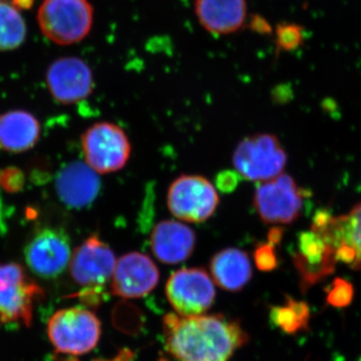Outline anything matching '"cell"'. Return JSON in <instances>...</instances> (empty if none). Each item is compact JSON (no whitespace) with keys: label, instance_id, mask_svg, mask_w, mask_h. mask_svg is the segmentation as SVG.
I'll list each match as a JSON object with an SVG mask.
<instances>
[{"label":"cell","instance_id":"obj_1","mask_svg":"<svg viewBox=\"0 0 361 361\" xmlns=\"http://www.w3.org/2000/svg\"><path fill=\"white\" fill-rule=\"evenodd\" d=\"M166 348L178 361H229L249 341L238 322L224 315L164 318Z\"/></svg>","mask_w":361,"mask_h":361},{"label":"cell","instance_id":"obj_2","mask_svg":"<svg viewBox=\"0 0 361 361\" xmlns=\"http://www.w3.org/2000/svg\"><path fill=\"white\" fill-rule=\"evenodd\" d=\"M37 23L45 37L56 44H75L89 35L94 8L89 0H44Z\"/></svg>","mask_w":361,"mask_h":361},{"label":"cell","instance_id":"obj_3","mask_svg":"<svg viewBox=\"0 0 361 361\" xmlns=\"http://www.w3.org/2000/svg\"><path fill=\"white\" fill-rule=\"evenodd\" d=\"M99 318L80 307L56 311L47 323L49 341L56 353L82 355L96 348L101 337Z\"/></svg>","mask_w":361,"mask_h":361},{"label":"cell","instance_id":"obj_4","mask_svg":"<svg viewBox=\"0 0 361 361\" xmlns=\"http://www.w3.org/2000/svg\"><path fill=\"white\" fill-rule=\"evenodd\" d=\"M287 160L279 140L271 134L245 137L233 154V165L237 173L244 179L259 183L282 174Z\"/></svg>","mask_w":361,"mask_h":361},{"label":"cell","instance_id":"obj_5","mask_svg":"<svg viewBox=\"0 0 361 361\" xmlns=\"http://www.w3.org/2000/svg\"><path fill=\"white\" fill-rule=\"evenodd\" d=\"M42 287L16 263H0V322L30 327L35 304L44 298Z\"/></svg>","mask_w":361,"mask_h":361},{"label":"cell","instance_id":"obj_6","mask_svg":"<svg viewBox=\"0 0 361 361\" xmlns=\"http://www.w3.org/2000/svg\"><path fill=\"white\" fill-rule=\"evenodd\" d=\"M254 206L266 224H291L302 211L303 192L291 176L282 173L259 183L254 194Z\"/></svg>","mask_w":361,"mask_h":361},{"label":"cell","instance_id":"obj_7","mask_svg":"<svg viewBox=\"0 0 361 361\" xmlns=\"http://www.w3.org/2000/svg\"><path fill=\"white\" fill-rule=\"evenodd\" d=\"M82 144L85 163L99 174L116 172L129 161V139L115 123H94L82 135Z\"/></svg>","mask_w":361,"mask_h":361},{"label":"cell","instance_id":"obj_8","mask_svg":"<svg viewBox=\"0 0 361 361\" xmlns=\"http://www.w3.org/2000/svg\"><path fill=\"white\" fill-rule=\"evenodd\" d=\"M168 207L176 218L184 222L208 220L219 204L215 187L201 176H180L171 185Z\"/></svg>","mask_w":361,"mask_h":361},{"label":"cell","instance_id":"obj_9","mask_svg":"<svg viewBox=\"0 0 361 361\" xmlns=\"http://www.w3.org/2000/svg\"><path fill=\"white\" fill-rule=\"evenodd\" d=\"M166 295L178 315L183 317L205 313L215 300L212 277L201 268H182L171 275Z\"/></svg>","mask_w":361,"mask_h":361},{"label":"cell","instance_id":"obj_10","mask_svg":"<svg viewBox=\"0 0 361 361\" xmlns=\"http://www.w3.org/2000/svg\"><path fill=\"white\" fill-rule=\"evenodd\" d=\"M293 263L299 276V287L302 294L336 271V249L322 236L310 230L297 237V250Z\"/></svg>","mask_w":361,"mask_h":361},{"label":"cell","instance_id":"obj_11","mask_svg":"<svg viewBox=\"0 0 361 361\" xmlns=\"http://www.w3.org/2000/svg\"><path fill=\"white\" fill-rule=\"evenodd\" d=\"M26 264L42 278H56L70 265V241L65 233L44 228L33 235L25 249Z\"/></svg>","mask_w":361,"mask_h":361},{"label":"cell","instance_id":"obj_12","mask_svg":"<svg viewBox=\"0 0 361 361\" xmlns=\"http://www.w3.org/2000/svg\"><path fill=\"white\" fill-rule=\"evenodd\" d=\"M47 84L59 104L84 101L94 90V75L87 63L75 56L56 59L47 71Z\"/></svg>","mask_w":361,"mask_h":361},{"label":"cell","instance_id":"obj_13","mask_svg":"<svg viewBox=\"0 0 361 361\" xmlns=\"http://www.w3.org/2000/svg\"><path fill=\"white\" fill-rule=\"evenodd\" d=\"M116 263L115 253L110 247L97 235H92L71 254L68 267L75 283L94 288L113 277Z\"/></svg>","mask_w":361,"mask_h":361},{"label":"cell","instance_id":"obj_14","mask_svg":"<svg viewBox=\"0 0 361 361\" xmlns=\"http://www.w3.org/2000/svg\"><path fill=\"white\" fill-rule=\"evenodd\" d=\"M159 279L158 267L149 256L130 252L116 260L111 292L123 298H141L155 289Z\"/></svg>","mask_w":361,"mask_h":361},{"label":"cell","instance_id":"obj_15","mask_svg":"<svg viewBox=\"0 0 361 361\" xmlns=\"http://www.w3.org/2000/svg\"><path fill=\"white\" fill-rule=\"evenodd\" d=\"M311 230L334 249L341 245L351 249L355 256L351 269L361 271V202L345 215L332 216L329 211H319L313 217Z\"/></svg>","mask_w":361,"mask_h":361},{"label":"cell","instance_id":"obj_16","mask_svg":"<svg viewBox=\"0 0 361 361\" xmlns=\"http://www.w3.org/2000/svg\"><path fill=\"white\" fill-rule=\"evenodd\" d=\"M99 173L84 161H73L66 165L56 178L58 196L66 206L85 208L96 200L101 189Z\"/></svg>","mask_w":361,"mask_h":361},{"label":"cell","instance_id":"obj_17","mask_svg":"<svg viewBox=\"0 0 361 361\" xmlns=\"http://www.w3.org/2000/svg\"><path fill=\"white\" fill-rule=\"evenodd\" d=\"M196 245V235L189 226L166 220L157 224L151 236L154 255L164 264L174 265L187 260Z\"/></svg>","mask_w":361,"mask_h":361},{"label":"cell","instance_id":"obj_18","mask_svg":"<svg viewBox=\"0 0 361 361\" xmlns=\"http://www.w3.org/2000/svg\"><path fill=\"white\" fill-rule=\"evenodd\" d=\"M195 13L199 23L209 32L230 35L245 23L246 0H196Z\"/></svg>","mask_w":361,"mask_h":361},{"label":"cell","instance_id":"obj_19","mask_svg":"<svg viewBox=\"0 0 361 361\" xmlns=\"http://www.w3.org/2000/svg\"><path fill=\"white\" fill-rule=\"evenodd\" d=\"M40 135L39 121L25 111H7L0 116V148L23 153L35 146Z\"/></svg>","mask_w":361,"mask_h":361},{"label":"cell","instance_id":"obj_20","mask_svg":"<svg viewBox=\"0 0 361 361\" xmlns=\"http://www.w3.org/2000/svg\"><path fill=\"white\" fill-rule=\"evenodd\" d=\"M213 281L224 290H242L252 278L250 258L246 252L228 248L218 252L211 260Z\"/></svg>","mask_w":361,"mask_h":361},{"label":"cell","instance_id":"obj_21","mask_svg":"<svg viewBox=\"0 0 361 361\" xmlns=\"http://www.w3.org/2000/svg\"><path fill=\"white\" fill-rule=\"evenodd\" d=\"M25 37V21L20 9L13 4L0 2V51L18 49Z\"/></svg>","mask_w":361,"mask_h":361},{"label":"cell","instance_id":"obj_22","mask_svg":"<svg viewBox=\"0 0 361 361\" xmlns=\"http://www.w3.org/2000/svg\"><path fill=\"white\" fill-rule=\"evenodd\" d=\"M270 319L275 326L289 336H294L298 332L306 330L295 311L286 301L284 305L271 307Z\"/></svg>","mask_w":361,"mask_h":361},{"label":"cell","instance_id":"obj_23","mask_svg":"<svg viewBox=\"0 0 361 361\" xmlns=\"http://www.w3.org/2000/svg\"><path fill=\"white\" fill-rule=\"evenodd\" d=\"M326 303L331 307L346 308L353 303L355 298V288L348 280L337 277L325 289Z\"/></svg>","mask_w":361,"mask_h":361},{"label":"cell","instance_id":"obj_24","mask_svg":"<svg viewBox=\"0 0 361 361\" xmlns=\"http://www.w3.org/2000/svg\"><path fill=\"white\" fill-rule=\"evenodd\" d=\"M302 26L296 23H280L276 27L278 49L283 51H291L298 49L304 40Z\"/></svg>","mask_w":361,"mask_h":361},{"label":"cell","instance_id":"obj_25","mask_svg":"<svg viewBox=\"0 0 361 361\" xmlns=\"http://www.w3.org/2000/svg\"><path fill=\"white\" fill-rule=\"evenodd\" d=\"M254 260L258 269L263 272H270L276 269L278 266L276 246L269 242L259 244L254 252Z\"/></svg>","mask_w":361,"mask_h":361},{"label":"cell","instance_id":"obj_26","mask_svg":"<svg viewBox=\"0 0 361 361\" xmlns=\"http://www.w3.org/2000/svg\"><path fill=\"white\" fill-rule=\"evenodd\" d=\"M25 174L16 167L0 170V188L7 193H18L25 187Z\"/></svg>","mask_w":361,"mask_h":361},{"label":"cell","instance_id":"obj_27","mask_svg":"<svg viewBox=\"0 0 361 361\" xmlns=\"http://www.w3.org/2000/svg\"><path fill=\"white\" fill-rule=\"evenodd\" d=\"M285 301L293 308L296 314L298 315L299 319L302 322L303 326L307 330L310 329V308L305 301L295 300L293 297L286 296Z\"/></svg>","mask_w":361,"mask_h":361},{"label":"cell","instance_id":"obj_28","mask_svg":"<svg viewBox=\"0 0 361 361\" xmlns=\"http://www.w3.org/2000/svg\"><path fill=\"white\" fill-rule=\"evenodd\" d=\"M282 236H283V228L280 227V226H274V227L271 228L269 234H268V242L277 246L281 241Z\"/></svg>","mask_w":361,"mask_h":361},{"label":"cell","instance_id":"obj_29","mask_svg":"<svg viewBox=\"0 0 361 361\" xmlns=\"http://www.w3.org/2000/svg\"><path fill=\"white\" fill-rule=\"evenodd\" d=\"M251 25L252 27L254 28V30H256V32H258L266 33L271 32L270 25L266 23L265 20L259 18V16H257V18H254L253 20H252Z\"/></svg>","mask_w":361,"mask_h":361},{"label":"cell","instance_id":"obj_30","mask_svg":"<svg viewBox=\"0 0 361 361\" xmlns=\"http://www.w3.org/2000/svg\"><path fill=\"white\" fill-rule=\"evenodd\" d=\"M35 0H13V6L18 9H30Z\"/></svg>","mask_w":361,"mask_h":361},{"label":"cell","instance_id":"obj_31","mask_svg":"<svg viewBox=\"0 0 361 361\" xmlns=\"http://www.w3.org/2000/svg\"><path fill=\"white\" fill-rule=\"evenodd\" d=\"M6 0H0V2H4Z\"/></svg>","mask_w":361,"mask_h":361}]
</instances>
